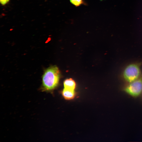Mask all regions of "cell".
Returning <instances> with one entry per match:
<instances>
[{
    "label": "cell",
    "mask_w": 142,
    "mask_h": 142,
    "mask_svg": "<svg viewBox=\"0 0 142 142\" xmlns=\"http://www.w3.org/2000/svg\"><path fill=\"white\" fill-rule=\"evenodd\" d=\"M59 77V71L57 67L53 66L47 69L42 76L43 90L50 91L54 89L58 84Z\"/></svg>",
    "instance_id": "6da1fadb"
},
{
    "label": "cell",
    "mask_w": 142,
    "mask_h": 142,
    "mask_svg": "<svg viewBox=\"0 0 142 142\" xmlns=\"http://www.w3.org/2000/svg\"><path fill=\"white\" fill-rule=\"evenodd\" d=\"M141 73L140 68L138 65L131 64L127 65L124 69L123 73L124 79L129 83L139 78Z\"/></svg>",
    "instance_id": "7a4b0ae2"
},
{
    "label": "cell",
    "mask_w": 142,
    "mask_h": 142,
    "mask_svg": "<svg viewBox=\"0 0 142 142\" xmlns=\"http://www.w3.org/2000/svg\"><path fill=\"white\" fill-rule=\"evenodd\" d=\"M124 91L128 95L133 97L139 96L142 93V78L129 83L124 89Z\"/></svg>",
    "instance_id": "3957f363"
},
{
    "label": "cell",
    "mask_w": 142,
    "mask_h": 142,
    "mask_svg": "<svg viewBox=\"0 0 142 142\" xmlns=\"http://www.w3.org/2000/svg\"><path fill=\"white\" fill-rule=\"evenodd\" d=\"M63 98L66 100H70L73 99L75 96L74 90L64 88L62 92Z\"/></svg>",
    "instance_id": "277c9868"
},
{
    "label": "cell",
    "mask_w": 142,
    "mask_h": 142,
    "mask_svg": "<svg viewBox=\"0 0 142 142\" xmlns=\"http://www.w3.org/2000/svg\"><path fill=\"white\" fill-rule=\"evenodd\" d=\"M64 88L74 90L76 84L75 82L72 79H69L65 80L64 82Z\"/></svg>",
    "instance_id": "5b68a950"
},
{
    "label": "cell",
    "mask_w": 142,
    "mask_h": 142,
    "mask_svg": "<svg viewBox=\"0 0 142 142\" xmlns=\"http://www.w3.org/2000/svg\"><path fill=\"white\" fill-rule=\"evenodd\" d=\"M70 3L76 7H79L82 5H86L84 0H69Z\"/></svg>",
    "instance_id": "8992f818"
},
{
    "label": "cell",
    "mask_w": 142,
    "mask_h": 142,
    "mask_svg": "<svg viewBox=\"0 0 142 142\" xmlns=\"http://www.w3.org/2000/svg\"><path fill=\"white\" fill-rule=\"evenodd\" d=\"M10 0H0L1 4L3 6H4L8 3Z\"/></svg>",
    "instance_id": "52a82bcc"
}]
</instances>
